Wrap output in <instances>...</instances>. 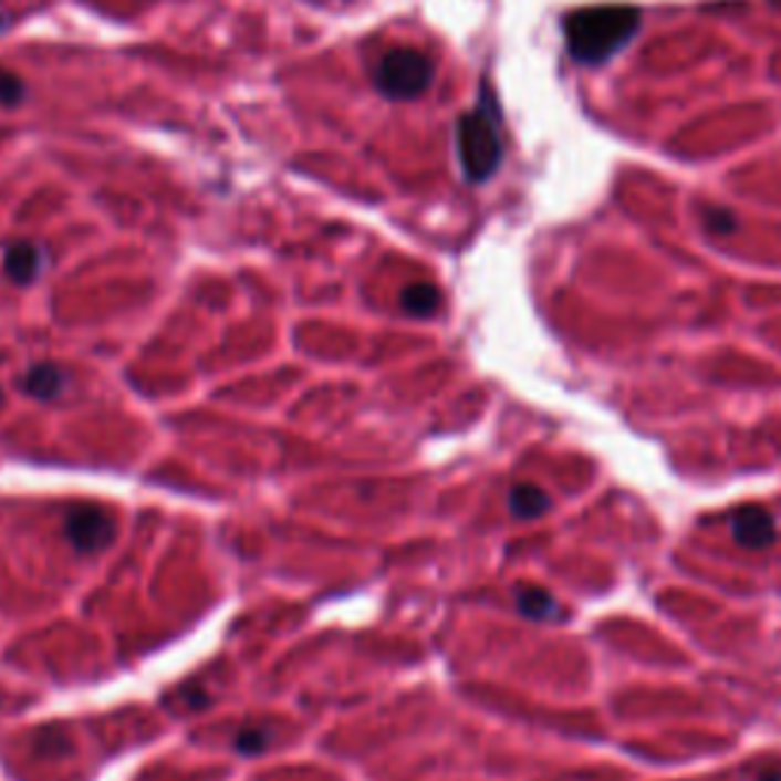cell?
<instances>
[{
    "label": "cell",
    "mask_w": 781,
    "mask_h": 781,
    "mask_svg": "<svg viewBox=\"0 0 781 781\" xmlns=\"http://www.w3.org/2000/svg\"><path fill=\"white\" fill-rule=\"evenodd\" d=\"M455 144H458V159H461V171L467 180L482 184L498 171V165L504 159V144H501L494 102L489 95L482 98L479 107L458 119Z\"/></svg>",
    "instance_id": "cell-2"
},
{
    "label": "cell",
    "mask_w": 781,
    "mask_h": 781,
    "mask_svg": "<svg viewBox=\"0 0 781 781\" xmlns=\"http://www.w3.org/2000/svg\"><path fill=\"white\" fill-rule=\"evenodd\" d=\"M0 404H3V390H0Z\"/></svg>",
    "instance_id": "cell-17"
},
{
    "label": "cell",
    "mask_w": 781,
    "mask_h": 781,
    "mask_svg": "<svg viewBox=\"0 0 781 781\" xmlns=\"http://www.w3.org/2000/svg\"><path fill=\"white\" fill-rule=\"evenodd\" d=\"M706 227L715 232V236H727L736 229V215L727 211V208H708L706 211Z\"/></svg>",
    "instance_id": "cell-14"
},
{
    "label": "cell",
    "mask_w": 781,
    "mask_h": 781,
    "mask_svg": "<svg viewBox=\"0 0 781 781\" xmlns=\"http://www.w3.org/2000/svg\"><path fill=\"white\" fill-rule=\"evenodd\" d=\"M34 751L40 757H62L71 754V739L62 727H46V730L38 732V742H34Z\"/></svg>",
    "instance_id": "cell-11"
},
{
    "label": "cell",
    "mask_w": 781,
    "mask_h": 781,
    "mask_svg": "<svg viewBox=\"0 0 781 781\" xmlns=\"http://www.w3.org/2000/svg\"><path fill=\"white\" fill-rule=\"evenodd\" d=\"M3 25H7V15L0 13V28H3Z\"/></svg>",
    "instance_id": "cell-16"
},
{
    "label": "cell",
    "mask_w": 781,
    "mask_h": 781,
    "mask_svg": "<svg viewBox=\"0 0 781 781\" xmlns=\"http://www.w3.org/2000/svg\"><path fill=\"white\" fill-rule=\"evenodd\" d=\"M269 739H272V732L263 730V727H244L232 744H236L239 754H260V751H265Z\"/></svg>",
    "instance_id": "cell-12"
},
{
    "label": "cell",
    "mask_w": 781,
    "mask_h": 781,
    "mask_svg": "<svg viewBox=\"0 0 781 781\" xmlns=\"http://www.w3.org/2000/svg\"><path fill=\"white\" fill-rule=\"evenodd\" d=\"M517 607L522 617L538 619V623L559 617V605H555V598L543 586H519Z\"/></svg>",
    "instance_id": "cell-9"
},
{
    "label": "cell",
    "mask_w": 781,
    "mask_h": 781,
    "mask_svg": "<svg viewBox=\"0 0 781 781\" xmlns=\"http://www.w3.org/2000/svg\"><path fill=\"white\" fill-rule=\"evenodd\" d=\"M434 83V62L421 50L397 46L378 59L376 86L385 98H418Z\"/></svg>",
    "instance_id": "cell-3"
},
{
    "label": "cell",
    "mask_w": 781,
    "mask_h": 781,
    "mask_svg": "<svg viewBox=\"0 0 781 781\" xmlns=\"http://www.w3.org/2000/svg\"><path fill=\"white\" fill-rule=\"evenodd\" d=\"M507 501H510L513 517L519 519H538L543 517V513H550V507H553L550 494L543 492L541 486H534V482H519V486H513L510 494H507Z\"/></svg>",
    "instance_id": "cell-8"
},
{
    "label": "cell",
    "mask_w": 781,
    "mask_h": 781,
    "mask_svg": "<svg viewBox=\"0 0 781 781\" xmlns=\"http://www.w3.org/2000/svg\"><path fill=\"white\" fill-rule=\"evenodd\" d=\"M19 388L34 400H55L64 388L62 369L55 364H31L19 378Z\"/></svg>",
    "instance_id": "cell-6"
},
{
    "label": "cell",
    "mask_w": 781,
    "mask_h": 781,
    "mask_svg": "<svg viewBox=\"0 0 781 781\" xmlns=\"http://www.w3.org/2000/svg\"><path fill=\"white\" fill-rule=\"evenodd\" d=\"M40 248H34L31 241H13L3 251V272L7 278H13L15 284H31L40 275Z\"/></svg>",
    "instance_id": "cell-7"
},
{
    "label": "cell",
    "mask_w": 781,
    "mask_h": 781,
    "mask_svg": "<svg viewBox=\"0 0 781 781\" xmlns=\"http://www.w3.org/2000/svg\"><path fill=\"white\" fill-rule=\"evenodd\" d=\"M757 781H781V772H763Z\"/></svg>",
    "instance_id": "cell-15"
},
{
    "label": "cell",
    "mask_w": 781,
    "mask_h": 781,
    "mask_svg": "<svg viewBox=\"0 0 781 781\" xmlns=\"http://www.w3.org/2000/svg\"><path fill=\"white\" fill-rule=\"evenodd\" d=\"M22 98H25V83L15 74L0 71V104H3V107H13V104H19Z\"/></svg>",
    "instance_id": "cell-13"
},
{
    "label": "cell",
    "mask_w": 781,
    "mask_h": 781,
    "mask_svg": "<svg viewBox=\"0 0 781 781\" xmlns=\"http://www.w3.org/2000/svg\"><path fill=\"white\" fill-rule=\"evenodd\" d=\"M64 538L80 553H102L116 538L114 517L98 504H74L64 517Z\"/></svg>",
    "instance_id": "cell-4"
},
{
    "label": "cell",
    "mask_w": 781,
    "mask_h": 781,
    "mask_svg": "<svg viewBox=\"0 0 781 781\" xmlns=\"http://www.w3.org/2000/svg\"><path fill=\"white\" fill-rule=\"evenodd\" d=\"M730 534L742 550H767L779 538V529L767 507H742L732 513Z\"/></svg>",
    "instance_id": "cell-5"
},
{
    "label": "cell",
    "mask_w": 781,
    "mask_h": 781,
    "mask_svg": "<svg viewBox=\"0 0 781 781\" xmlns=\"http://www.w3.org/2000/svg\"><path fill=\"white\" fill-rule=\"evenodd\" d=\"M400 305H404L406 315L430 317L440 309V290L428 284V281H416L400 293Z\"/></svg>",
    "instance_id": "cell-10"
},
{
    "label": "cell",
    "mask_w": 781,
    "mask_h": 781,
    "mask_svg": "<svg viewBox=\"0 0 781 781\" xmlns=\"http://www.w3.org/2000/svg\"><path fill=\"white\" fill-rule=\"evenodd\" d=\"M642 25V13L629 3L583 7L565 19V43L580 64H602L614 59Z\"/></svg>",
    "instance_id": "cell-1"
}]
</instances>
